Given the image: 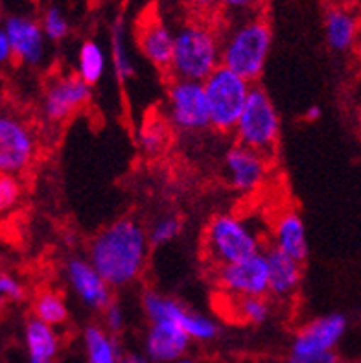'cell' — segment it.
Segmentation results:
<instances>
[{
  "instance_id": "18",
  "label": "cell",
  "mask_w": 361,
  "mask_h": 363,
  "mask_svg": "<svg viewBox=\"0 0 361 363\" xmlns=\"http://www.w3.org/2000/svg\"><path fill=\"white\" fill-rule=\"evenodd\" d=\"M264 253L270 267V295L274 299H288L297 294L302 279V264L273 245L264 249Z\"/></svg>"
},
{
  "instance_id": "8",
  "label": "cell",
  "mask_w": 361,
  "mask_h": 363,
  "mask_svg": "<svg viewBox=\"0 0 361 363\" xmlns=\"http://www.w3.org/2000/svg\"><path fill=\"white\" fill-rule=\"evenodd\" d=\"M142 308L150 323L157 321H172L177 323L179 327L187 332L190 340L196 341H212L220 327L214 319L206 318L199 312H192L183 303L166 297L155 290H146L142 295Z\"/></svg>"
},
{
  "instance_id": "10",
  "label": "cell",
  "mask_w": 361,
  "mask_h": 363,
  "mask_svg": "<svg viewBox=\"0 0 361 363\" xmlns=\"http://www.w3.org/2000/svg\"><path fill=\"white\" fill-rule=\"evenodd\" d=\"M35 157V135L15 113L4 111L0 116V172L21 175Z\"/></svg>"
},
{
  "instance_id": "1",
  "label": "cell",
  "mask_w": 361,
  "mask_h": 363,
  "mask_svg": "<svg viewBox=\"0 0 361 363\" xmlns=\"http://www.w3.org/2000/svg\"><path fill=\"white\" fill-rule=\"evenodd\" d=\"M148 230L133 218H120L101 229L89 245V260L111 288L138 281L150 251Z\"/></svg>"
},
{
  "instance_id": "26",
  "label": "cell",
  "mask_w": 361,
  "mask_h": 363,
  "mask_svg": "<svg viewBox=\"0 0 361 363\" xmlns=\"http://www.w3.org/2000/svg\"><path fill=\"white\" fill-rule=\"evenodd\" d=\"M111 60H113V70L120 83H128L135 74L131 57H129L128 46H126V35H123L122 23H116L111 32Z\"/></svg>"
},
{
  "instance_id": "2",
  "label": "cell",
  "mask_w": 361,
  "mask_h": 363,
  "mask_svg": "<svg viewBox=\"0 0 361 363\" xmlns=\"http://www.w3.org/2000/svg\"><path fill=\"white\" fill-rule=\"evenodd\" d=\"M270 23L256 11L234 17L221 33V65L249 82L262 76L271 50Z\"/></svg>"
},
{
  "instance_id": "36",
  "label": "cell",
  "mask_w": 361,
  "mask_h": 363,
  "mask_svg": "<svg viewBox=\"0 0 361 363\" xmlns=\"http://www.w3.org/2000/svg\"><path fill=\"white\" fill-rule=\"evenodd\" d=\"M11 60H15L13 46H11L8 35H6V32L2 30V32H0V63H9Z\"/></svg>"
},
{
  "instance_id": "20",
  "label": "cell",
  "mask_w": 361,
  "mask_h": 363,
  "mask_svg": "<svg viewBox=\"0 0 361 363\" xmlns=\"http://www.w3.org/2000/svg\"><path fill=\"white\" fill-rule=\"evenodd\" d=\"M361 35V21L352 9L334 6L325 13V37L334 52H348Z\"/></svg>"
},
{
  "instance_id": "25",
  "label": "cell",
  "mask_w": 361,
  "mask_h": 363,
  "mask_svg": "<svg viewBox=\"0 0 361 363\" xmlns=\"http://www.w3.org/2000/svg\"><path fill=\"white\" fill-rule=\"evenodd\" d=\"M233 306V315L247 325H262L270 319L271 304L265 297H227Z\"/></svg>"
},
{
  "instance_id": "35",
  "label": "cell",
  "mask_w": 361,
  "mask_h": 363,
  "mask_svg": "<svg viewBox=\"0 0 361 363\" xmlns=\"http://www.w3.org/2000/svg\"><path fill=\"white\" fill-rule=\"evenodd\" d=\"M184 4L192 9L194 13L209 17L221 8V0H184Z\"/></svg>"
},
{
  "instance_id": "24",
  "label": "cell",
  "mask_w": 361,
  "mask_h": 363,
  "mask_svg": "<svg viewBox=\"0 0 361 363\" xmlns=\"http://www.w3.org/2000/svg\"><path fill=\"white\" fill-rule=\"evenodd\" d=\"M33 318L48 323L52 327H61L69 319V308L60 294L55 291H41L33 299L32 304Z\"/></svg>"
},
{
  "instance_id": "39",
  "label": "cell",
  "mask_w": 361,
  "mask_h": 363,
  "mask_svg": "<svg viewBox=\"0 0 361 363\" xmlns=\"http://www.w3.org/2000/svg\"><path fill=\"white\" fill-rule=\"evenodd\" d=\"M28 363H54V359H45V358H30V356H28Z\"/></svg>"
},
{
  "instance_id": "37",
  "label": "cell",
  "mask_w": 361,
  "mask_h": 363,
  "mask_svg": "<svg viewBox=\"0 0 361 363\" xmlns=\"http://www.w3.org/2000/svg\"><path fill=\"white\" fill-rule=\"evenodd\" d=\"M120 363H150V359L140 354H126Z\"/></svg>"
},
{
  "instance_id": "12",
  "label": "cell",
  "mask_w": 361,
  "mask_h": 363,
  "mask_svg": "<svg viewBox=\"0 0 361 363\" xmlns=\"http://www.w3.org/2000/svg\"><path fill=\"white\" fill-rule=\"evenodd\" d=\"M65 279L69 282L74 295L89 310L104 312L113 303V294H111L113 288L100 275L96 267L92 266L89 258H69L65 264Z\"/></svg>"
},
{
  "instance_id": "9",
  "label": "cell",
  "mask_w": 361,
  "mask_h": 363,
  "mask_svg": "<svg viewBox=\"0 0 361 363\" xmlns=\"http://www.w3.org/2000/svg\"><path fill=\"white\" fill-rule=\"evenodd\" d=\"M216 284L227 297L270 295V267L264 251L214 269Z\"/></svg>"
},
{
  "instance_id": "30",
  "label": "cell",
  "mask_w": 361,
  "mask_h": 363,
  "mask_svg": "<svg viewBox=\"0 0 361 363\" xmlns=\"http://www.w3.org/2000/svg\"><path fill=\"white\" fill-rule=\"evenodd\" d=\"M18 198H21V183L17 175H0V208L9 211L13 205H17Z\"/></svg>"
},
{
  "instance_id": "11",
  "label": "cell",
  "mask_w": 361,
  "mask_h": 363,
  "mask_svg": "<svg viewBox=\"0 0 361 363\" xmlns=\"http://www.w3.org/2000/svg\"><path fill=\"white\" fill-rule=\"evenodd\" d=\"M91 85L78 74H67L54 78L41 100V115L48 124L60 125L72 118L91 101Z\"/></svg>"
},
{
  "instance_id": "4",
  "label": "cell",
  "mask_w": 361,
  "mask_h": 363,
  "mask_svg": "<svg viewBox=\"0 0 361 363\" xmlns=\"http://www.w3.org/2000/svg\"><path fill=\"white\" fill-rule=\"evenodd\" d=\"M203 251L214 272L260 253L262 244L245 220L236 214H216L205 229Z\"/></svg>"
},
{
  "instance_id": "19",
  "label": "cell",
  "mask_w": 361,
  "mask_h": 363,
  "mask_svg": "<svg viewBox=\"0 0 361 363\" xmlns=\"http://www.w3.org/2000/svg\"><path fill=\"white\" fill-rule=\"evenodd\" d=\"M273 247L288 255L289 258L304 262L308 257L306 225L295 211L282 212L273 227Z\"/></svg>"
},
{
  "instance_id": "14",
  "label": "cell",
  "mask_w": 361,
  "mask_h": 363,
  "mask_svg": "<svg viewBox=\"0 0 361 363\" xmlns=\"http://www.w3.org/2000/svg\"><path fill=\"white\" fill-rule=\"evenodd\" d=\"M267 161L270 159L251 147L234 144L225 155V172L231 189L240 194L256 192L267 174Z\"/></svg>"
},
{
  "instance_id": "32",
  "label": "cell",
  "mask_w": 361,
  "mask_h": 363,
  "mask_svg": "<svg viewBox=\"0 0 361 363\" xmlns=\"http://www.w3.org/2000/svg\"><path fill=\"white\" fill-rule=\"evenodd\" d=\"M334 350H316V352H289L288 363H338Z\"/></svg>"
},
{
  "instance_id": "6",
  "label": "cell",
  "mask_w": 361,
  "mask_h": 363,
  "mask_svg": "<svg viewBox=\"0 0 361 363\" xmlns=\"http://www.w3.org/2000/svg\"><path fill=\"white\" fill-rule=\"evenodd\" d=\"M236 144L251 147L270 159L277 150L280 137V118L270 94L258 85H252L238 125L234 129Z\"/></svg>"
},
{
  "instance_id": "28",
  "label": "cell",
  "mask_w": 361,
  "mask_h": 363,
  "mask_svg": "<svg viewBox=\"0 0 361 363\" xmlns=\"http://www.w3.org/2000/svg\"><path fill=\"white\" fill-rule=\"evenodd\" d=\"M181 220L174 214H166V216L155 220V223L151 225V229L148 230V236H150L151 245H165L172 240H175L181 233Z\"/></svg>"
},
{
  "instance_id": "17",
  "label": "cell",
  "mask_w": 361,
  "mask_h": 363,
  "mask_svg": "<svg viewBox=\"0 0 361 363\" xmlns=\"http://www.w3.org/2000/svg\"><path fill=\"white\" fill-rule=\"evenodd\" d=\"M190 341H192L190 336L177 323H150L144 340V352L146 358L153 363H174L184 358Z\"/></svg>"
},
{
  "instance_id": "7",
  "label": "cell",
  "mask_w": 361,
  "mask_h": 363,
  "mask_svg": "<svg viewBox=\"0 0 361 363\" xmlns=\"http://www.w3.org/2000/svg\"><path fill=\"white\" fill-rule=\"evenodd\" d=\"M170 125L181 133H199L211 129V109L203 82L170 79L168 85Z\"/></svg>"
},
{
  "instance_id": "31",
  "label": "cell",
  "mask_w": 361,
  "mask_h": 363,
  "mask_svg": "<svg viewBox=\"0 0 361 363\" xmlns=\"http://www.w3.org/2000/svg\"><path fill=\"white\" fill-rule=\"evenodd\" d=\"M24 286L11 273L0 275V297L8 303H21L24 299Z\"/></svg>"
},
{
  "instance_id": "38",
  "label": "cell",
  "mask_w": 361,
  "mask_h": 363,
  "mask_svg": "<svg viewBox=\"0 0 361 363\" xmlns=\"http://www.w3.org/2000/svg\"><path fill=\"white\" fill-rule=\"evenodd\" d=\"M321 116V107L319 106H311L310 109L306 111V118L308 120H317Z\"/></svg>"
},
{
  "instance_id": "29",
  "label": "cell",
  "mask_w": 361,
  "mask_h": 363,
  "mask_svg": "<svg viewBox=\"0 0 361 363\" xmlns=\"http://www.w3.org/2000/svg\"><path fill=\"white\" fill-rule=\"evenodd\" d=\"M168 138V129L162 122H151L140 133V146L148 155H157L165 147Z\"/></svg>"
},
{
  "instance_id": "34",
  "label": "cell",
  "mask_w": 361,
  "mask_h": 363,
  "mask_svg": "<svg viewBox=\"0 0 361 363\" xmlns=\"http://www.w3.org/2000/svg\"><path fill=\"white\" fill-rule=\"evenodd\" d=\"M260 0H221V8L225 11H229L233 17H240V15H247L256 11Z\"/></svg>"
},
{
  "instance_id": "21",
  "label": "cell",
  "mask_w": 361,
  "mask_h": 363,
  "mask_svg": "<svg viewBox=\"0 0 361 363\" xmlns=\"http://www.w3.org/2000/svg\"><path fill=\"white\" fill-rule=\"evenodd\" d=\"M24 345L30 358L54 359L60 352V336L55 327L37 318H30L24 325Z\"/></svg>"
},
{
  "instance_id": "40",
  "label": "cell",
  "mask_w": 361,
  "mask_h": 363,
  "mask_svg": "<svg viewBox=\"0 0 361 363\" xmlns=\"http://www.w3.org/2000/svg\"><path fill=\"white\" fill-rule=\"evenodd\" d=\"M174 363H194L192 359H188V358H181V359H177V362H174Z\"/></svg>"
},
{
  "instance_id": "5",
  "label": "cell",
  "mask_w": 361,
  "mask_h": 363,
  "mask_svg": "<svg viewBox=\"0 0 361 363\" xmlns=\"http://www.w3.org/2000/svg\"><path fill=\"white\" fill-rule=\"evenodd\" d=\"M203 85L211 109L212 129H216L218 133H234L251 94L252 83L220 65L203 82Z\"/></svg>"
},
{
  "instance_id": "3",
  "label": "cell",
  "mask_w": 361,
  "mask_h": 363,
  "mask_svg": "<svg viewBox=\"0 0 361 363\" xmlns=\"http://www.w3.org/2000/svg\"><path fill=\"white\" fill-rule=\"evenodd\" d=\"M221 65V33L205 21H192L179 28L174 39L170 79L205 82Z\"/></svg>"
},
{
  "instance_id": "22",
  "label": "cell",
  "mask_w": 361,
  "mask_h": 363,
  "mask_svg": "<svg viewBox=\"0 0 361 363\" xmlns=\"http://www.w3.org/2000/svg\"><path fill=\"white\" fill-rule=\"evenodd\" d=\"M83 345L87 363H120L123 356L120 354L115 334H111L106 327L89 325L83 330Z\"/></svg>"
},
{
  "instance_id": "15",
  "label": "cell",
  "mask_w": 361,
  "mask_h": 363,
  "mask_svg": "<svg viewBox=\"0 0 361 363\" xmlns=\"http://www.w3.org/2000/svg\"><path fill=\"white\" fill-rule=\"evenodd\" d=\"M2 30L13 46V57L17 63L30 67L43 63L46 55V35L41 23L24 15H9Z\"/></svg>"
},
{
  "instance_id": "23",
  "label": "cell",
  "mask_w": 361,
  "mask_h": 363,
  "mask_svg": "<svg viewBox=\"0 0 361 363\" xmlns=\"http://www.w3.org/2000/svg\"><path fill=\"white\" fill-rule=\"evenodd\" d=\"M76 74L89 85H96L106 72V52L96 41H85L78 50Z\"/></svg>"
},
{
  "instance_id": "33",
  "label": "cell",
  "mask_w": 361,
  "mask_h": 363,
  "mask_svg": "<svg viewBox=\"0 0 361 363\" xmlns=\"http://www.w3.org/2000/svg\"><path fill=\"white\" fill-rule=\"evenodd\" d=\"M123 325H126V315H123V310L120 308L118 303H113L104 310V327L111 332V334H118L122 332Z\"/></svg>"
},
{
  "instance_id": "27",
  "label": "cell",
  "mask_w": 361,
  "mask_h": 363,
  "mask_svg": "<svg viewBox=\"0 0 361 363\" xmlns=\"http://www.w3.org/2000/svg\"><path fill=\"white\" fill-rule=\"evenodd\" d=\"M41 26H43V32H45L46 39L48 41H63L65 37L69 35V21L67 17L63 15L57 6H48L45 9V13L41 17Z\"/></svg>"
},
{
  "instance_id": "13",
  "label": "cell",
  "mask_w": 361,
  "mask_h": 363,
  "mask_svg": "<svg viewBox=\"0 0 361 363\" xmlns=\"http://www.w3.org/2000/svg\"><path fill=\"white\" fill-rule=\"evenodd\" d=\"M175 33L165 24L155 11H146L138 21L137 43L142 55L155 65L160 72L168 76L172 57H174Z\"/></svg>"
},
{
  "instance_id": "16",
  "label": "cell",
  "mask_w": 361,
  "mask_h": 363,
  "mask_svg": "<svg viewBox=\"0 0 361 363\" xmlns=\"http://www.w3.org/2000/svg\"><path fill=\"white\" fill-rule=\"evenodd\" d=\"M348 321L343 313H328L310 321L295 334L289 352L334 350L347 332Z\"/></svg>"
}]
</instances>
